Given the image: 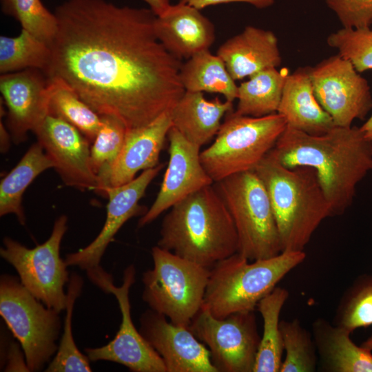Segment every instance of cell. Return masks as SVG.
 Wrapping results in <instances>:
<instances>
[{"mask_svg": "<svg viewBox=\"0 0 372 372\" xmlns=\"http://www.w3.org/2000/svg\"><path fill=\"white\" fill-rule=\"evenodd\" d=\"M320 369L326 372H372V351L356 345L351 333L324 318L312 324Z\"/></svg>", "mask_w": 372, "mask_h": 372, "instance_id": "obj_24", "label": "cell"}, {"mask_svg": "<svg viewBox=\"0 0 372 372\" xmlns=\"http://www.w3.org/2000/svg\"><path fill=\"white\" fill-rule=\"evenodd\" d=\"M327 43L348 59L358 72L372 70V27L341 28L327 37Z\"/></svg>", "mask_w": 372, "mask_h": 372, "instance_id": "obj_36", "label": "cell"}, {"mask_svg": "<svg viewBox=\"0 0 372 372\" xmlns=\"http://www.w3.org/2000/svg\"><path fill=\"white\" fill-rule=\"evenodd\" d=\"M288 70H262L238 85L235 114L260 117L277 113Z\"/></svg>", "mask_w": 372, "mask_h": 372, "instance_id": "obj_27", "label": "cell"}, {"mask_svg": "<svg viewBox=\"0 0 372 372\" xmlns=\"http://www.w3.org/2000/svg\"><path fill=\"white\" fill-rule=\"evenodd\" d=\"M83 280L76 273L70 275L67 288V300L63 333L53 360L45 370L47 372H90V359L78 349L72 331V317L76 298L80 296Z\"/></svg>", "mask_w": 372, "mask_h": 372, "instance_id": "obj_31", "label": "cell"}, {"mask_svg": "<svg viewBox=\"0 0 372 372\" xmlns=\"http://www.w3.org/2000/svg\"><path fill=\"white\" fill-rule=\"evenodd\" d=\"M167 138V167L156 198L139 219L138 227L153 222L189 195L214 183L201 163V147L188 141L173 127L169 129Z\"/></svg>", "mask_w": 372, "mask_h": 372, "instance_id": "obj_16", "label": "cell"}, {"mask_svg": "<svg viewBox=\"0 0 372 372\" xmlns=\"http://www.w3.org/2000/svg\"><path fill=\"white\" fill-rule=\"evenodd\" d=\"M305 258L304 251H282L249 262L237 252L209 269L202 307L216 318L254 311L260 300Z\"/></svg>", "mask_w": 372, "mask_h": 372, "instance_id": "obj_5", "label": "cell"}, {"mask_svg": "<svg viewBox=\"0 0 372 372\" xmlns=\"http://www.w3.org/2000/svg\"><path fill=\"white\" fill-rule=\"evenodd\" d=\"M333 324L351 333L372 325V273L358 276L342 296Z\"/></svg>", "mask_w": 372, "mask_h": 372, "instance_id": "obj_32", "label": "cell"}, {"mask_svg": "<svg viewBox=\"0 0 372 372\" xmlns=\"http://www.w3.org/2000/svg\"><path fill=\"white\" fill-rule=\"evenodd\" d=\"M54 14L45 75L63 79L101 116L136 129L170 112L185 93L182 62L158 40L150 8L68 0Z\"/></svg>", "mask_w": 372, "mask_h": 372, "instance_id": "obj_1", "label": "cell"}, {"mask_svg": "<svg viewBox=\"0 0 372 372\" xmlns=\"http://www.w3.org/2000/svg\"><path fill=\"white\" fill-rule=\"evenodd\" d=\"M360 346L366 349L372 351V335H371L366 340L362 342Z\"/></svg>", "mask_w": 372, "mask_h": 372, "instance_id": "obj_42", "label": "cell"}, {"mask_svg": "<svg viewBox=\"0 0 372 372\" xmlns=\"http://www.w3.org/2000/svg\"><path fill=\"white\" fill-rule=\"evenodd\" d=\"M171 127L170 114L167 112L145 126L127 130L121 152L105 179L99 195L105 197L107 187L124 185L134 179L139 171L157 166Z\"/></svg>", "mask_w": 372, "mask_h": 372, "instance_id": "obj_19", "label": "cell"}, {"mask_svg": "<svg viewBox=\"0 0 372 372\" xmlns=\"http://www.w3.org/2000/svg\"><path fill=\"white\" fill-rule=\"evenodd\" d=\"M254 311L216 318L203 307L189 328L209 349L218 372H254L261 336Z\"/></svg>", "mask_w": 372, "mask_h": 372, "instance_id": "obj_11", "label": "cell"}, {"mask_svg": "<svg viewBox=\"0 0 372 372\" xmlns=\"http://www.w3.org/2000/svg\"><path fill=\"white\" fill-rule=\"evenodd\" d=\"M157 245L207 268L238 251L231 216L214 184L169 209Z\"/></svg>", "mask_w": 372, "mask_h": 372, "instance_id": "obj_3", "label": "cell"}, {"mask_svg": "<svg viewBox=\"0 0 372 372\" xmlns=\"http://www.w3.org/2000/svg\"><path fill=\"white\" fill-rule=\"evenodd\" d=\"M233 110L231 102L218 97L207 100L203 92L185 91L169 112L172 127L201 147L216 136L222 118Z\"/></svg>", "mask_w": 372, "mask_h": 372, "instance_id": "obj_23", "label": "cell"}, {"mask_svg": "<svg viewBox=\"0 0 372 372\" xmlns=\"http://www.w3.org/2000/svg\"><path fill=\"white\" fill-rule=\"evenodd\" d=\"M271 152L287 167L315 169L333 216L350 207L357 185L372 172V145L357 126L312 135L287 125Z\"/></svg>", "mask_w": 372, "mask_h": 372, "instance_id": "obj_2", "label": "cell"}, {"mask_svg": "<svg viewBox=\"0 0 372 372\" xmlns=\"http://www.w3.org/2000/svg\"><path fill=\"white\" fill-rule=\"evenodd\" d=\"M139 321V331L161 357L167 372H218L209 349L189 327L174 324L151 309Z\"/></svg>", "mask_w": 372, "mask_h": 372, "instance_id": "obj_17", "label": "cell"}, {"mask_svg": "<svg viewBox=\"0 0 372 372\" xmlns=\"http://www.w3.org/2000/svg\"><path fill=\"white\" fill-rule=\"evenodd\" d=\"M53 164L38 143L32 144L19 162L0 183V216L14 214L21 225L25 224L23 195L32 181Z\"/></svg>", "mask_w": 372, "mask_h": 372, "instance_id": "obj_25", "label": "cell"}, {"mask_svg": "<svg viewBox=\"0 0 372 372\" xmlns=\"http://www.w3.org/2000/svg\"><path fill=\"white\" fill-rule=\"evenodd\" d=\"M34 133L65 185L96 193L99 179L91 166V143L81 132L48 114Z\"/></svg>", "mask_w": 372, "mask_h": 372, "instance_id": "obj_14", "label": "cell"}, {"mask_svg": "<svg viewBox=\"0 0 372 372\" xmlns=\"http://www.w3.org/2000/svg\"><path fill=\"white\" fill-rule=\"evenodd\" d=\"M254 171L268 194L282 251H304L321 223L333 216L316 172L309 167H287L271 151Z\"/></svg>", "mask_w": 372, "mask_h": 372, "instance_id": "obj_4", "label": "cell"}, {"mask_svg": "<svg viewBox=\"0 0 372 372\" xmlns=\"http://www.w3.org/2000/svg\"><path fill=\"white\" fill-rule=\"evenodd\" d=\"M51 57L50 45L25 29L14 37H0L1 74L30 68L46 74Z\"/></svg>", "mask_w": 372, "mask_h": 372, "instance_id": "obj_30", "label": "cell"}, {"mask_svg": "<svg viewBox=\"0 0 372 372\" xmlns=\"http://www.w3.org/2000/svg\"><path fill=\"white\" fill-rule=\"evenodd\" d=\"M276 0H179V2L188 4L198 10L208 6L230 3H245L258 9H265L273 6Z\"/></svg>", "mask_w": 372, "mask_h": 372, "instance_id": "obj_38", "label": "cell"}, {"mask_svg": "<svg viewBox=\"0 0 372 372\" xmlns=\"http://www.w3.org/2000/svg\"><path fill=\"white\" fill-rule=\"evenodd\" d=\"M277 112L287 125L312 135L324 134L335 126L314 94L310 67L288 74Z\"/></svg>", "mask_w": 372, "mask_h": 372, "instance_id": "obj_22", "label": "cell"}, {"mask_svg": "<svg viewBox=\"0 0 372 372\" xmlns=\"http://www.w3.org/2000/svg\"><path fill=\"white\" fill-rule=\"evenodd\" d=\"M48 114L74 126L92 143L102 125V116L59 77H48Z\"/></svg>", "mask_w": 372, "mask_h": 372, "instance_id": "obj_29", "label": "cell"}, {"mask_svg": "<svg viewBox=\"0 0 372 372\" xmlns=\"http://www.w3.org/2000/svg\"><path fill=\"white\" fill-rule=\"evenodd\" d=\"M154 28L160 42L180 61L209 50L215 41L211 21L200 10L179 1L156 16Z\"/></svg>", "mask_w": 372, "mask_h": 372, "instance_id": "obj_20", "label": "cell"}, {"mask_svg": "<svg viewBox=\"0 0 372 372\" xmlns=\"http://www.w3.org/2000/svg\"><path fill=\"white\" fill-rule=\"evenodd\" d=\"M285 357L280 372H314L318 365V357L312 333L298 319L280 320Z\"/></svg>", "mask_w": 372, "mask_h": 372, "instance_id": "obj_33", "label": "cell"}, {"mask_svg": "<svg viewBox=\"0 0 372 372\" xmlns=\"http://www.w3.org/2000/svg\"><path fill=\"white\" fill-rule=\"evenodd\" d=\"M67 222L66 216H59L49 238L34 248L5 237L0 249L1 256L16 269L22 285L47 307L58 312L65 309L64 287L70 278L68 265L60 257Z\"/></svg>", "mask_w": 372, "mask_h": 372, "instance_id": "obj_10", "label": "cell"}, {"mask_svg": "<svg viewBox=\"0 0 372 372\" xmlns=\"http://www.w3.org/2000/svg\"><path fill=\"white\" fill-rule=\"evenodd\" d=\"M163 164L145 169L124 185L107 187V214L102 229L95 239L84 248L66 255L68 266H76L87 273L101 268L99 264L105 251L116 234L130 218L143 216L147 209L138 204L151 182L163 169Z\"/></svg>", "mask_w": 372, "mask_h": 372, "instance_id": "obj_15", "label": "cell"}, {"mask_svg": "<svg viewBox=\"0 0 372 372\" xmlns=\"http://www.w3.org/2000/svg\"><path fill=\"white\" fill-rule=\"evenodd\" d=\"M88 277L105 292L115 296L122 316L119 329L112 340L101 347L84 349L90 360L112 361L134 372H167L161 357L136 330L132 320L129 294L136 278L134 266L131 265L125 268L123 283L118 287L112 282V277L102 268Z\"/></svg>", "mask_w": 372, "mask_h": 372, "instance_id": "obj_12", "label": "cell"}, {"mask_svg": "<svg viewBox=\"0 0 372 372\" xmlns=\"http://www.w3.org/2000/svg\"><path fill=\"white\" fill-rule=\"evenodd\" d=\"M59 312L45 308L21 283L4 274L0 278V315L21 344L30 371H41L57 351Z\"/></svg>", "mask_w": 372, "mask_h": 372, "instance_id": "obj_9", "label": "cell"}, {"mask_svg": "<svg viewBox=\"0 0 372 372\" xmlns=\"http://www.w3.org/2000/svg\"><path fill=\"white\" fill-rule=\"evenodd\" d=\"M48 77L36 68L1 74V97L6 106V127L19 145L48 115Z\"/></svg>", "mask_w": 372, "mask_h": 372, "instance_id": "obj_18", "label": "cell"}, {"mask_svg": "<svg viewBox=\"0 0 372 372\" xmlns=\"http://www.w3.org/2000/svg\"><path fill=\"white\" fill-rule=\"evenodd\" d=\"M335 14L342 28L372 27V0H323Z\"/></svg>", "mask_w": 372, "mask_h": 372, "instance_id": "obj_37", "label": "cell"}, {"mask_svg": "<svg viewBox=\"0 0 372 372\" xmlns=\"http://www.w3.org/2000/svg\"><path fill=\"white\" fill-rule=\"evenodd\" d=\"M11 135L1 119L0 122V149L2 154L6 153L10 146Z\"/></svg>", "mask_w": 372, "mask_h": 372, "instance_id": "obj_39", "label": "cell"}, {"mask_svg": "<svg viewBox=\"0 0 372 372\" xmlns=\"http://www.w3.org/2000/svg\"><path fill=\"white\" fill-rule=\"evenodd\" d=\"M289 291L276 287L257 305L263 320V332L254 372H280L284 351L280 316Z\"/></svg>", "mask_w": 372, "mask_h": 372, "instance_id": "obj_28", "label": "cell"}, {"mask_svg": "<svg viewBox=\"0 0 372 372\" xmlns=\"http://www.w3.org/2000/svg\"><path fill=\"white\" fill-rule=\"evenodd\" d=\"M152 256L153 268L143 273V300L172 324L189 327L203 306L209 268L158 245Z\"/></svg>", "mask_w": 372, "mask_h": 372, "instance_id": "obj_7", "label": "cell"}, {"mask_svg": "<svg viewBox=\"0 0 372 372\" xmlns=\"http://www.w3.org/2000/svg\"><path fill=\"white\" fill-rule=\"evenodd\" d=\"M286 127V120L278 112L254 117L231 111L214 142L200 152L201 163L214 183L254 170L273 148Z\"/></svg>", "mask_w": 372, "mask_h": 372, "instance_id": "obj_6", "label": "cell"}, {"mask_svg": "<svg viewBox=\"0 0 372 372\" xmlns=\"http://www.w3.org/2000/svg\"><path fill=\"white\" fill-rule=\"evenodd\" d=\"M147 3L149 8L158 16L163 14L171 5L169 0H143Z\"/></svg>", "mask_w": 372, "mask_h": 372, "instance_id": "obj_40", "label": "cell"}, {"mask_svg": "<svg viewBox=\"0 0 372 372\" xmlns=\"http://www.w3.org/2000/svg\"><path fill=\"white\" fill-rule=\"evenodd\" d=\"M364 137L372 145V114L369 118L360 127Z\"/></svg>", "mask_w": 372, "mask_h": 372, "instance_id": "obj_41", "label": "cell"}, {"mask_svg": "<svg viewBox=\"0 0 372 372\" xmlns=\"http://www.w3.org/2000/svg\"><path fill=\"white\" fill-rule=\"evenodd\" d=\"M179 76L185 91L220 94L231 103L237 99L238 85L223 60L209 50L182 63Z\"/></svg>", "mask_w": 372, "mask_h": 372, "instance_id": "obj_26", "label": "cell"}, {"mask_svg": "<svg viewBox=\"0 0 372 372\" xmlns=\"http://www.w3.org/2000/svg\"><path fill=\"white\" fill-rule=\"evenodd\" d=\"M314 94L335 125L349 127L364 120L372 110V92L367 80L353 64L337 54L310 67Z\"/></svg>", "mask_w": 372, "mask_h": 372, "instance_id": "obj_13", "label": "cell"}, {"mask_svg": "<svg viewBox=\"0 0 372 372\" xmlns=\"http://www.w3.org/2000/svg\"><path fill=\"white\" fill-rule=\"evenodd\" d=\"M216 54L224 62L236 81L281 65L282 57L276 34L269 30L246 26L218 49Z\"/></svg>", "mask_w": 372, "mask_h": 372, "instance_id": "obj_21", "label": "cell"}, {"mask_svg": "<svg viewBox=\"0 0 372 372\" xmlns=\"http://www.w3.org/2000/svg\"><path fill=\"white\" fill-rule=\"evenodd\" d=\"M4 14L17 19L25 29L49 45L57 30L54 13L50 12L41 0H1Z\"/></svg>", "mask_w": 372, "mask_h": 372, "instance_id": "obj_35", "label": "cell"}, {"mask_svg": "<svg viewBox=\"0 0 372 372\" xmlns=\"http://www.w3.org/2000/svg\"><path fill=\"white\" fill-rule=\"evenodd\" d=\"M214 185L234 220L238 238V253L253 261L282 252L268 194L254 170L231 175Z\"/></svg>", "mask_w": 372, "mask_h": 372, "instance_id": "obj_8", "label": "cell"}, {"mask_svg": "<svg viewBox=\"0 0 372 372\" xmlns=\"http://www.w3.org/2000/svg\"><path fill=\"white\" fill-rule=\"evenodd\" d=\"M101 116L102 125L90 145L91 166L99 179L98 194L121 152L127 132L125 125L118 118Z\"/></svg>", "mask_w": 372, "mask_h": 372, "instance_id": "obj_34", "label": "cell"}]
</instances>
